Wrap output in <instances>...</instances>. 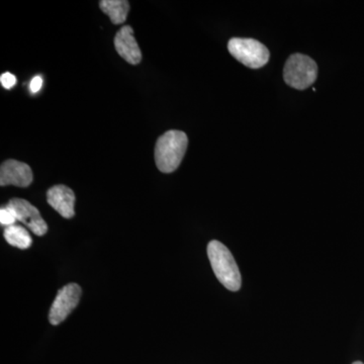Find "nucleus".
Returning a JSON list of instances; mask_svg holds the SVG:
<instances>
[{
	"label": "nucleus",
	"instance_id": "0eeeda50",
	"mask_svg": "<svg viewBox=\"0 0 364 364\" xmlns=\"http://www.w3.org/2000/svg\"><path fill=\"white\" fill-rule=\"evenodd\" d=\"M33 182V171L26 163L18 160H6L0 167V186L28 188Z\"/></svg>",
	"mask_w": 364,
	"mask_h": 364
},
{
	"label": "nucleus",
	"instance_id": "f03ea898",
	"mask_svg": "<svg viewBox=\"0 0 364 364\" xmlns=\"http://www.w3.org/2000/svg\"><path fill=\"white\" fill-rule=\"evenodd\" d=\"M208 255L215 275L223 286L229 291H239L241 273L229 249L221 242L213 240L208 243Z\"/></svg>",
	"mask_w": 364,
	"mask_h": 364
},
{
	"label": "nucleus",
	"instance_id": "2eb2a0df",
	"mask_svg": "<svg viewBox=\"0 0 364 364\" xmlns=\"http://www.w3.org/2000/svg\"><path fill=\"white\" fill-rule=\"evenodd\" d=\"M352 364H363V363H360V361H356V363H352Z\"/></svg>",
	"mask_w": 364,
	"mask_h": 364
},
{
	"label": "nucleus",
	"instance_id": "f8f14e48",
	"mask_svg": "<svg viewBox=\"0 0 364 364\" xmlns=\"http://www.w3.org/2000/svg\"><path fill=\"white\" fill-rule=\"evenodd\" d=\"M16 215L14 213L13 208L9 207V205L6 207L1 208L0 210V223H1L2 226H13V225H16Z\"/></svg>",
	"mask_w": 364,
	"mask_h": 364
},
{
	"label": "nucleus",
	"instance_id": "423d86ee",
	"mask_svg": "<svg viewBox=\"0 0 364 364\" xmlns=\"http://www.w3.org/2000/svg\"><path fill=\"white\" fill-rule=\"evenodd\" d=\"M9 207L13 208L18 221L23 223L37 236H44L48 232L47 223L43 219L39 210L32 203L23 198H13L9 200Z\"/></svg>",
	"mask_w": 364,
	"mask_h": 364
},
{
	"label": "nucleus",
	"instance_id": "7ed1b4c3",
	"mask_svg": "<svg viewBox=\"0 0 364 364\" xmlns=\"http://www.w3.org/2000/svg\"><path fill=\"white\" fill-rule=\"evenodd\" d=\"M318 76V65L306 55H291L284 65V78L287 85L303 90L314 85Z\"/></svg>",
	"mask_w": 364,
	"mask_h": 364
},
{
	"label": "nucleus",
	"instance_id": "9d476101",
	"mask_svg": "<svg viewBox=\"0 0 364 364\" xmlns=\"http://www.w3.org/2000/svg\"><path fill=\"white\" fill-rule=\"evenodd\" d=\"M100 7L109 16L114 25L124 23L130 11V4L126 0H102L100 2Z\"/></svg>",
	"mask_w": 364,
	"mask_h": 364
},
{
	"label": "nucleus",
	"instance_id": "9b49d317",
	"mask_svg": "<svg viewBox=\"0 0 364 364\" xmlns=\"http://www.w3.org/2000/svg\"><path fill=\"white\" fill-rule=\"evenodd\" d=\"M4 236L9 245L16 248L28 249L33 243L32 237L28 230L20 225L6 227Z\"/></svg>",
	"mask_w": 364,
	"mask_h": 364
},
{
	"label": "nucleus",
	"instance_id": "1a4fd4ad",
	"mask_svg": "<svg viewBox=\"0 0 364 364\" xmlns=\"http://www.w3.org/2000/svg\"><path fill=\"white\" fill-rule=\"evenodd\" d=\"M47 202L65 219H71L75 215V195L68 186L63 184L53 186L48 191Z\"/></svg>",
	"mask_w": 364,
	"mask_h": 364
},
{
	"label": "nucleus",
	"instance_id": "6e6552de",
	"mask_svg": "<svg viewBox=\"0 0 364 364\" xmlns=\"http://www.w3.org/2000/svg\"><path fill=\"white\" fill-rule=\"evenodd\" d=\"M114 47L122 58L128 63L136 65L142 60V52L134 37V31L130 26H123L114 38Z\"/></svg>",
	"mask_w": 364,
	"mask_h": 364
},
{
	"label": "nucleus",
	"instance_id": "20e7f679",
	"mask_svg": "<svg viewBox=\"0 0 364 364\" xmlns=\"http://www.w3.org/2000/svg\"><path fill=\"white\" fill-rule=\"evenodd\" d=\"M228 50L235 59L252 69L267 65L270 57L267 48L254 39L233 38L229 41Z\"/></svg>",
	"mask_w": 364,
	"mask_h": 364
},
{
	"label": "nucleus",
	"instance_id": "ddd939ff",
	"mask_svg": "<svg viewBox=\"0 0 364 364\" xmlns=\"http://www.w3.org/2000/svg\"><path fill=\"white\" fill-rule=\"evenodd\" d=\"M0 82H1L2 86H4L6 90H11V88L16 85V77L14 74L6 72V73L2 74L1 77H0Z\"/></svg>",
	"mask_w": 364,
	"mask_h": 364
},
{
	"label": "nucleus",
	"instance_id": "39448f33",
	"mask_svg": "<svg viewBox=\"0 0 364 364\" xmlns=\"http://www.w3.org/2000/svg\"><path fill=\"white\" fill-rule=\"evenodd\" d=\"M81 287L77 284H69L59 289L56 299L50 309L49 321L52 325L61 324L77 306L80 301Z\"/></svg>",
	"mask_w": 364,
	"mask_h": 364
},
{
	"label": "nucleus",
	"instance_id": "4468645a",
	"mask_svg": "<svg viewBox=\"0 0 364 364\" xmlns=\"http://www.w3.org/2000/svg\"><path fill=\"white\" fill-rule=\"evenodd\" d=\"M43 86V78L41 76H35L31 81L30 90L32 93L39 92Z\"/></svg>",
	"mask_w": 364,
	"mask_h": 364
},
{
	"label": "nucleus",
	"instance_id": "f257e3e1",
	"mask_svg": "<svg viewBox=\"0 0 364 364\" xmlns=\"http://www.w3.org/2000/svg\"><path fill=\"white\" fill-rule=\"evenodd\" d=\"M188 139L181 131H168L157 140L155 162L163 173H171L178 168L188 149Z\"/></svg>",
	"mask_w": 364,
	"mask_h": 364
}]
</instances>
